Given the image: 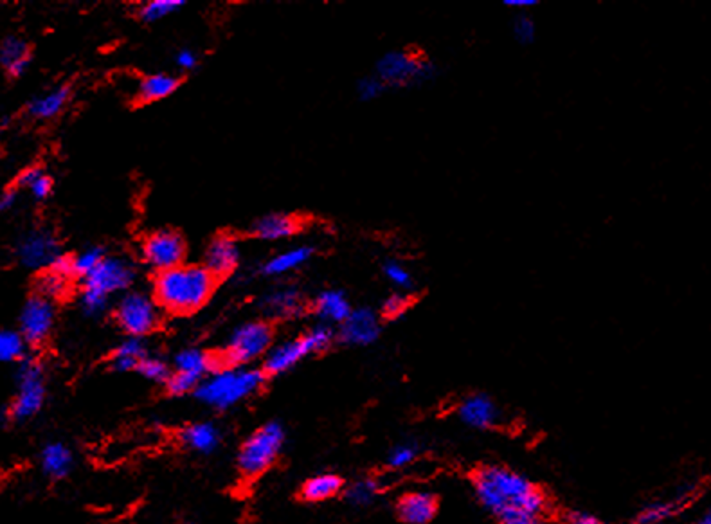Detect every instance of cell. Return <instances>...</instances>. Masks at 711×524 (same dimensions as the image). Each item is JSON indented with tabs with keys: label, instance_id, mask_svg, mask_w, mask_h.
Listing matches in <instances>:
<instances>
[{
	"label": "cell",
	"instance_id": "10",
	"mask_svg": "<svg viewBox=\"0 0 711 524\" xmlns=\"http://www.w3.org/2000/svg\"><path fill=\"white\" fill-rule=\"evenodd\" d=\"M218 361L211 353L198 350V348H188L177 353L173 361V373L166 381V388L172 394H188L194 393L200 383L216 370Z\"/></svg>",
	"mask_w": 711,
	"mask_h": 524
},
{
	"label": "cell",
	"instance_id": "38",
	"mask_svg": "<svg viewBox=\"0 0 711 524\" xmlns=\"http://www.w3.org/2000/svg\"><path fill=\"white\" fill-rule=\"evenodd\" d=\"M512 35L520 46H531L537 40V22L529 13H518L512 20Z\"/></svg>",
	"mask_w": 711,
	"mask_h": 524
},
{
	"label": "cell",
	"instance_id": "12",
	"mask_svg": "<svg viewBox=\"0 0 711 524\" xmlns=\"http://www.w3.org/2000/svg\"><path fill=\"white\" fill-rule=\"evenodd\" d=\"M142 260L157 272L179 267L186 258L184 238L170 229L155 231L142 242Z\"/></svg>",
	"mask_w": 711,
	"mask_h": 524
},
{
	"label": "cell",
	"instance_id": "8",
	"mask_svg": "<svg viewBox=\"0 0 711 524\" xmlns=\"http://www.w3.org/2000/svg\"><path fill=\"white\" fill-rule=\"evenodd\" d=\"M285 427L279 422H268L256 429L240 447L238 468L246 477H258L279 458L285 445Z\"/></svg>",
	"mask_w": 711,
	"mask_h": 524
},
{
	"label": "cell",
	"instance_id": "24",
	"mask_svg": "<svg viewBox=\"0 0 711 524\" xmlns=\"http://www.w3.org/2000/svg\"><path fill=\"white\" fill-rule=\"evenodd\" d=\"M40 466L47 477L64 479L74 466V455L62 442L47 444L40 453Z\"/></svg>",
	"mask_w": 711,
	"mask_h": 524
},
{
	"label": "cell",
	"instance_id": "45",
	"mask_svg": "<svg viewBox=\"0 0 711 524\" xmlns=\"http://www.w3.org/2000/svg\"><path fill=\"white\" fill-rule=\"evenodd\" d=\"M16 202V190H5L4 194H0V213H5L9 211Z\"/></svg>",
	"mask_w": 711,
	"mask_h": 524
},
{
	"label": "cell",
	"instance_id": "42",
	"mask_svg": "<svg viewBox=\"0 0 711 524\" xmlns=\"http://www.w3.org/2000/svg\"><path fill=\"white\" fill-rule=\"evenodd\" d=\"M386 90H388V87L375 74L364 76L357 83V94L362 101H375L381 96H384Z\"/></svg>",
	"mask_w": 711,
	"mask_h": 524
},
{
	"label": "cell",
	"instance_id": "28",
	"mask_svg": "<svg viewBox=\"0 0 711 524\" xmlns=\"http://www.w3.org/2000/svg\"><path fill=\"white\" fill-rule=\"evenodd\" d=\"M342 490V479L335 474H318L305 481L301 488V498L310 503H321L333 499Z\"/></svg>",
	"mask_w": 711,
	"mask_h": 524
},
{
	"label": "cell",
	"instance_id": "7",
	"mask_svg": "<svg viewBox=\"0 0 711 524\" xmlns=\"http://www.w3.org/2000/svg\"><path fill=\"white\" fill-rule=\"evenodd\" d=\"M46 402V375L44 366L26 357L18 362L16 370V394L7 405L4 418L7 422H26L40 413Z\"/></svg>",
	"mask_w": 711,
	"mask_h": 524
},
{
	"label": "cell",
	"instance_id": "5",
	"mask_svg": "<svg viewBox=\"0 0 711 524\" xmlns=\"http://www.w3.org/2000/svg\"><path fill=\"white\" fill-rule=\"evenodd\" d=\"M335 339H337L335 330L319 323L310 328L308 331H305L303 335L270 348L263 361V373L281 375L292 370L294 366H298L307 357L328 350Z\"/></svg>",
	"mask_w": 711,
	"mask_h": 524
},
{
	"label": "cell",
	"instance_id": "20",
	"mask_svg": "<svg viewBox=\"0 0 711 524\" xmlns=\"http://www.w3.org/2000/svg\"><path fill=\"white\" fill-rule=\"evenodd\" d=\"M351 310L353 307L342 290L328 288L318 294V298L314 299V314L318 316L321 325L339 327L340 323H344Z\"/></svg>",
	"mask_w": 711,
	"mask_h": 524
},
{
	"label": "cell",
	"instance_id": "48",
	"mask_svg": "<svg viewBox=\"0 0 711 524\" xmlns=\"http://www.w3.org/2000/svg\"><path fill=\"white\" fill-rule=\"evenodd\" d=\"M695 524H711L710 512H708V514H705V516H701V518L695 521Z\"/></svg>",
	"mask_w": 711,
	"mask_h": 524
},
{
	"label": "cell",
	"instance_id": "18",
	"mask_svg": "<svg viewBox=\"0 0 711 524\" xmlns=\"http://www.w3.org/2000/svg\"><path fill=\"white\" fill-rule=\"evenodd\" d=\"M438 499L433 492H407L396 501L398 519L405 524H427L436 518Z\"/></svg>",
	"mask_w": 711,
	"mask_h": 524
},
{
	"label": "cell",
	"instance_id": "40",
	"mask_svg": "<svg viewBox=\"0 0 711 524\" xmlns=\"http://www.w3.org/2000/svg\"><path fill=\"white\" fill-rule=\"evenodd\" d=\"M135 372H139L144 379L153 381V383H166L170 379V375H172L170 366L162 359L150 357V355H146L141 361V364L137 366Z\"/></svg>",
	"mask_w": 711,
	"mask_h": 524
},
{
	"label": "cell",
	"instance_id": "13",
	"mask_svg": "<svg viewBox=\"0 0 711 524\" xmlns=\"http://www.w3.org/2000/svg\"><path fill=\"white\" fill-rule=\"evenodd\" d=\"M57 312L51 299L44 296H33L26 301L20 312V335L31 346L42 344L55 327Z\"/></svg>",
	"mask_w": 711,
	"mask_h": 524
},
{
	"label": "cell",
	"instance_id": "44",
	"mask_svg": "<svg viewBox=\"0 0 711 524\" xmlns=\"http://www.w3.org/2000/svg\"><path fill=\"white\" fill-rule=\"evenodd\" d=\"M568 523L570 524H603L596 516L589 514V512H571L568 516Z\"/></svg>",
	"mask_w": 711,
	"mask_h": 524
},
{
	"label": "cell",
	"instance_id": "37",
	"mask_svg": "<svg viewBox=\"0 0 711 524\" xmlns=\"http://www.w3.org/2000/svg\"><path fill=\"white\" fill-rule=\"evenodd\" d=\"M677 503H672V501H657V503H652L648 505L647 508H643L638 518H636V524H659L663 521H668L675 512H677Z\"/></svg>",
	"mask_w": 711,
	"mask_h": 524
},
{
	"label": "cell",
	"instance_id": "16",
	"mask_svg": "<svg viewBox=\"0 0 711 524\" xmlns=\"http://www.w3.org/2000/svg\"><path fill=\"white\" fill-rule=\"evenodd\" d=\"M459 420L472 429L486 431L501 422V409L492 396L485 393L468 394L457 405Z\"/></svg>",
	"mask_w": 711,
	"mask_h": 524
},
{
	"label": "cell",
	"instance_id": "26",
	"mask_svg": "<svg viewBox=\"0 0 711 524\" xmlns=\"http://www.w3.org/2000/svg\"><path fill=\"white\" fill-rule=\"evenodd\" d=\"M177 87H179V79L172 74H164V72L150 74V76L141 79L139 89H137V98L142 103L161 101V100L172 96L177 90Z\"/></svg>",
	"mask_w": 711,
	"mask_h": 524
},
{
	"label": "cell",
	"instance_id": "9",
	"mask_svg": "<svg viewBox=\"0 0 711 524\" xmlns=\"http://www.w3.org/2000/svg\"><path fill=\"white\" fill-rule=\"evenodd\" d=\"M272 344V328L263 321H251L236 328L224 350L222 361L227 366H247L265 357Z\"/></svg>",
	"mask_w": 711,
	"mask_h": 524
},
{
	"label": "cell",
	"instance_id": "35",
	"mask_svg": "<svg viewBox=\"0 0 711 524\" xmlns=\"http://www.w3.org/2000/svg\"><path fill=\"white\" fill-rule=\"evenodd\" d=\"M103 258H105V255L101 249H98V247L85 249L79 255L70 257V274L85 279L96 270V267L99 263L103 262Z\"/></svg>",
	"mask_w": 711,
	"mask_h": 524
},
{
	"label": "cell",
	"instance_id": "3",
	"mask_svg": "<svg viewBox=\"0 0 711 524\" xmlns=\"http://www.w3.org/2000/svg\"><path fill=\"white\" fill-rule=\"evenodd\" d=\"M265 383V373L255 368L229 366L209 373L196 388V398L218 411L229 409L256 393Z\"/></svg>",
	"mask_w": 711,
	"mask_h": 524
},
{
	"label": "cell",
	"instance_id": "29",
	"mask_svg": "<svg viewBox=\"0 0 711 524\" xmlns=\"http://www.w3.org/2000/svg\"><path fill=\"white\" fill-rule=\"evenodd\" d=\"M146 346L141 337H129L125 339L112 353V368L120 372H131L137 370L141 361L146 357Z\"/></svg>",
	"mask_w": 711,
	"mask_h": 524
},
{
	"label": "cell",
	"instance_id": "2",
	"mask_svg": "<svg viewBox=\"0 0 711 524\" xmlns=\"http://www.w3.org/2000/svg\"><path fill=\"white\" fill-rule=\"evenodd\" d=\"M216 278L204 267L183 263L159 272L153 283V298L170 314L186 316L200 310L214 292Z\"/></svg>",
	"mask_w": 711,
	"mask_h": 524
},
{
	"label": "cell",
	"instance_id": "43",
	"mask_svg": "<svg viewBox=\"0 0 711 524\" xmlns=\"http://www.w3.org/2000/svg\"><path fill=\"white\" fill-rule=\"evenodd\" d=\"M196 62H198L196 55H194L193 51H190V49L179 51V55H177V58H175V64L181 67L183 70H192L193 67H196Z\"/></svg>",
	"mask_w": 711,
	"mask_h": 524
},
{
	"label": "cell",
	"instance_id": "21",
	"mask_svg": "<svg viewBox=\"0 0 711 524\" xmlns=\"http://www.w3.org/2000/svg\"><path fill=\"white\" fill-rule=\"evenodd\" d=\"M301 227V222L287 213H270L261 216L253 227L255 236L259 240H285L294 236Z\"/></svg>",
	"mask_w": 711,
	"mask_h": 524
},
{
	"label": "cell",
	"instance_id": "22",
	"mask_svg": "<svg viewBox=\"0 0 711 524\" xmlns=\"http://www.w3.org/2000/svg\"><path fill=\"white\" fill-rule=\"evenodd\" d=\"M181 442L200 455H209L222 444V431L213 422H196L181 431Z\"/></svg>",
	"mask_w": 711,
	"mask_h": 524
},
{
	"label": "cell",
	"instance_id": "49",
	"mask_svg": "<svg viewBox=\"0 0 711 524\" xmlns=\"http://www.w3.org/2000/svg\"><path fill=\"white\" fill-rule=\"evenodd\" d=\"M184 524H190V523H184Z\"/></svg>",
	"mask_w": 711,
	"mask_h": 524
},
{
	"label": "cell",
	"instance_id": "47",
	"mask_svg": "<svg viewBox=\"0 0 711 524\" xmlns=\"http://www.w3.org/2000/svg\"><path fill=\"white\" fill-rule=\"evenodd\" d=\"M503 524H540L538 518H531V516H516V518H510V519H505L501 521Z\"/></svg>",
	"mask_w": 711,
	"mask_h": 524
},
{
	"label": "cell",
	"instance_id": "15",
	"mask_svg": "<svg viewBox=\"0 0 711 524\" xmlns=\"http://www.w3.org/2000/svg\"><path fill=\"white\" fill-rule=\"evenodd\" d=\"M16 255L27 268H49L62 253L53 233L46 229H35L22 236L16 247Z\"/></svg>",
	"mask_w": 711,
	"mask_h": 524
},
{
	"label": "cell",
	"instance_id": "6",
	"mask_svg": "<svg viewBox=\"0 0 711 524\" xmlns=\"http://www.w3.org/2000/svg\"><path fill=\"white\" fill-rule=\"evenodd\" d=\"M438 74L436 66L422 57L420 53L407 49H394L379 58L375 66V76L388 89H409L420 87Z\"/></svg>",
	"mask_w": 711,
	"mask_h": 524
},
{
	"label": "cell",
	"instance_id": "4",
	"mask_svg": "<svg viewBox=\"0 0 711 524\" xmlns=\"http://www.w3.org/2000/svg\"><path fill=\"white\" fill-rule=\"evenodd\" d=\"M135 279V265L121 257H105L96 270L83 279L81 309L87 316L98 318L107 307L110 296L127 290Z\"/></svg>",
	"mask_w": 711,
	"mask_h": 524
},
{
	"label": "cell",
	"instance_id": "17",
	"mask_svg": "<svg viewBox=\"0 0 711 524\" xmlns=\"http://www.w3.org/2000/svg\"><path fill=\"white\" fill-rule=\"evenodd\" d=\"M240 262V244L231 235H218L207 246L204 267L214 276H229Z\"/></svg>",
	"mask_w": 711,
	"mask_h": 524
},
{
	"label": "cell",
	"instance_id": "34",
	"mask_svg": "<svg viewBox=\"0 0 711 524\" xmlns=\"http://www.w3.org/2000/svg\"><path fill=\"white\" fill-rule=\"evenodd\" d=\"M382 272H384V278L398 292L411 294L414 290L416 279H414L413 272L403 263L398 262V260H388L382 265Z\"/></svg>",
	"mask_w": 711,
	"mask_h": 524
},
{
	"label": "cell",
	"instance_id": "14",
	"mask_svg": "<svg viewBox=\"0 0 711 524\" xmlns=\"http://www.w3.org/2000/svg\"><path fill=\"white\" fill-rule=\"evenodd\" d=\"M382 333V318L379 310L359 307L350 312L344 323L339 325L337 337L350 346H370L379 341Z\"/></svg>",
	"mask_w": 711,
	"mask_h": 524
},
{
	"label": "cell",
	"instance_id": "27",
	"mask_svg": "<svg viewBox=\"0 0 711 524\" xmlns=\"http://www.w3.org/2000/svg\"><path fill=\"white\" fill-rule=\"evenodd\" d=\"M314 255V249L308 247V246H299V247H292L288 251H283L279 255H276L274 258H270L268 262L263 265V274L267 276H283V274H288L292 270H298L299 267H303L305 263L308 262Z\"/></svg>",
	"mask_w": 711,
	"mask_h": 524
},
{
	"label": "cell",
	"instance_id": "36",
	"mask_svg": "<svg viewBox=\"0 0 711 524\" xmlns=\"http://www.w3.org/2000/svg\"><path fill=\"white\" fill-rule=\"evenodd\" d=\"M411 303H413L411 294L394 290L392 294H389L382 299L379 314L382 320H398L411 309Z\"/></svg>",
	"mask_w": 711,
	"mask_h": 524
},
{
	"label": "cell",
	"instance_id": "46",
	"mask_svg": "<svg viewBox=\"0 0 711 524\" xmlns=\"http://www.w3.org/2000/svg\"><path fill=\"white\" fill-rule=\"evenodd\" d=\"M538 0H505V5L518 9V13H528V9L535 7Z\"/></svg>",
	"mask_w": 711,
	"mask_h": 524
},
{
	"label": "cell",
	"instance_id": "25",
	"mask_svg": "<svg viewBox=\"0 0 711 524\" xmlns=\"http://www.w3.org/2000/svg\"><path fill=\"white\" fill-rule=\"evenodd\" d=\"M68 98H70V89L67 85H60L47 90L42 96H37L29 103L27 110L35 120H51L64 110Z\"/></svg>",
	"mask_w": 711,
	"mask_h": 524
},
{
	"label": "cell",
	"instance_id": "30",
	"mask_svg": "<svg viewBox=\"0 0 711 524\" xmlns=\"http://www.w3.org/2000/svg\"><path fill=\"white\" fill-rule=\"evenodd\" d=\"M16 186L26 188L37 200H44L53 192V179L40 168H27L18 175Z\"/></svg>",
	"mask_w": 711,
	"mask_h": 524
},
{
	"label": "cell",
	"instance_id": "39",
	"mask_svg": "<svg viewBox=\"0 0 711 524\" xmlns=\"http://www.w3.org/2000/svg\"><path fill=\"white\" fill-rule=\"evenodd\" d=\"M183 5H184V2H181V0H150L141 7V18L144 22H157V20L175 13Z\"/></svg>",
	"mask_w": 711,
	"mask_h": 524
},
{
	"label": "cell",
	"instance_id": "33",
	"mask_svg": "<svg viewBox=\"0 0 711 524\" xmlns=\"http://www.w3.org/2000/svg\"><path fill=\"white\" fill-rule=\"evenodd\" d=\"M68 279L64 274L60 272H55L51 268H47L46 272H42V276L38 278V296H44L51 301L55 299H62L67 294H68Z\"/></svg>",
	"mask_w": 711,
	"mask_h": 524
},
{
	"label": "cell",
	"instance_id": "11",
	"mask_svg": "<svg viewBox=\"0 0 711 524\" xmlns=\"http://www.w3.org/2000/svg\"><path fill=\"white\" fill-rule=\"evenodd\" d=\"M116 320L130 337H144L152 333L161 323V307L155 298L141 290L127 292L118 307Z\"/></svg>",
	"mask_w": 711,
	"mask_h": 524
},
{
	"label": "cell",
	"instance_id": "1",
	"mask_svg": "<svg viewBox=\"0 0 711 524\" xmlns=\"http://www.w3.org/2000/svg\"><path fill=\"white\" fill-rule=\"evenodd\" d=\"M477 501L499 521L531 516L538 518L546 510L544 494L522 474L507 466H485L474 476Z\"/></svg>",
	"mask_w": 711,
	"mask_h": 524
},
{
	"label": "cell",
	"instance_id": "19",
	"mask_svg": "<svg viewBox=\"0 0 711 524\" xmlns=\"http://www.w3.org/2000/svg\"><path fill=\"white\" fill-rule=\"evenodd\" d=\"M261 307H263L267 316L277 318V320H281V318L287 320V318H296V316L303 314L305 299L298 288L281 287L277 290L268 292L263 298Z\"/></svg>",
	"mask_w": 711,
	"mask_h": 524
},
{
	"label": "cell",
	"instance_id": "32",
	"mask_svg": "<svg viewBox=\"0 0 711 524\" xmlns=\"http://www.w3.org/2000/svg\"><path fill=\"white\" fill-rule=\"evenodd\" d=\"M27 342L20 335V331L0 330V364L20 362L26 359Z\"/></svg>",
	"mask_w": 711,
	"mask_h": 524
},
{
	"label": "cell",
	"instance_id": "41",
	"mask_svg": "<svg viewBox=\"0 0 711 524\" xmlns=\"http://www.w3.org/2000/svg\"><path fill=\"white\" fill-rule=\"evenodd\" d=\"M420 456V447L418 444H413V442H402L398 445H394L388 455V465L391 468H405L409 466L411 463H414V459Z\"/></svg>",
	"mask_w": 711,
	"mask_h": 524
},
{
	"label": "cell",
	"instance_id": "23",
	"mask_svg": "<svg viewBox=\"0 0 711 524\" xmlns=\"http://www.w3.org/2000/svg\"><path fill=\"white\" fill-rule=\"evenodd\" d=\"M31 62V51L20 37H7L0 44V66L13 78L22 76Z\"/></svg>",
	"mask_w": 711,
	"mask_h": 524
},
{
	"label": "cell",
	"instance_id": "31",
	"mask_svg": "<svg viewBox=\"0 0 711 524\" xmlns=\"http://www.w3.org/2000/svg\"><path fill=\"white\" fill-rule=\"evenodd\" d=\"M379 494H381V485L377 479H359L346 488L344 498L351 507L366 508L377 501Z\"/></svg>",
	"mask_w": 711,
	"mask_h": 524
}]
</instances>
